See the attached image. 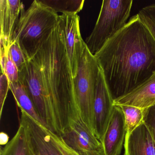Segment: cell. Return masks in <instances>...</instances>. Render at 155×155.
<instances>
[{"label": "cell", "mask_w": 155, "mask_h": 155, "mask_svg": "<svg viewBox=\"0 0 155 155\" xmlns=\"http://www.w3.org/2000/svg\"><path fill=\"white\" fill-rule=\"evenodd\" d=\"M94 55L114 100L155 73V39L137 14Z\"/></svg>", "instance_id": "1"}, {"label": "cell", "mask_w": 155, "mask_h": 155, "mask_svg": "<svg viewBox=\"0 0 155 155\" xmlns=\"http://www.w3.org/2000/svg\"><path fill=\"white\" fill-rule=\"evenodd\" d=\"M31 58L37 65L41 84L51 104L55 134L60 136L79 113L60 18L58 25Z\"/></svg>", "instance_id": "2"}, {"label": "cell", "mask_w": 155, "mask_h": 155, "mask_svg": "<svg viewBox=\"0 0 155 155\" xmlns=\"http://www.w3.org/2000/svg\"><path fill=\"white\" fill-rule=\"evenodd\" d=\"M59 21V16L40 0H35L21 18L13 37L27 60L31 58ZM12 41V42H13Z\"/></svg>", "instance_id": "3"}, {"label": "cell", "mask_w": 155, "mask_h": 155, "mask_svg": "<svg viewBox=\"0 0 155 155\" xmlns=\"http://www.w3.org/2000/svg\"><path fill=\"white\" fill-rule=\"evenodd\" d=\"M132 0H104L95 27L85 41L93 55L127 23Z\"/></svg>", "instance_id": "4"}, {"label": "cell", "mask_w": 155, "mask_h": 155, "mask_svg": "<svg viewBox=\"0 0 155 155\" xmlns=\"http://www.w3.org/2000/svg\"><path fill=\"white\" fill-rule=\"evenodd\" d=\"M100 69L96 58L86 45L77 76L73 78L74 97L81 119L93 132V106Z\"/></svg>", "instance_id": "5"}, {"label": "cell", "mask_w": 155, "mask_h": 155, "mask_svg": "<svg viewBox=\"0 0 155 155\" xmlns=\"http://www.w3.org/2000/svg\"><path fill=\"white\" fill-rule=\"evenodd\" d=\"M59 136L79 155H105L102 142L81 119L80 114Z\"/></svg>", "instance_id": "6"}, {"label": "cell", "mask_w": 155, "mask_h": 155, "mask_svg": "<svg viewBox=\"0 0 155 155\" xmlns=\"http://www.w3.org/2000/svg\"><path fill=\"white\" fill-rule=\"evenodd\" d=\"M64 33L65 46L73 78L77 76L80 61L86 43L80 29V18L75 13H65L59 16Z\"/></svg>", "instance_id": "7"}, {"label": "cell", "mask_w": 155, "mask_h": 155, "mask_svg": "<svg viewBox=\"0 0 155 155\" xmlns=\"http://www.w3.org/2000/svg\"><path fill=\"white\" fill-rule=\"evenodd\" d=\"M113 103L114 99L100 68L93 106V121L94 133L101 142L112 114Z\"/></svg>", "instance_id": "8"}, {"label": "cell", "mask_w": 155, "mask_h": 155, "mask_svg": "<svg viewBox=\"0 0 155 155\" xmlns=\"http://www.w3.org/2000/svg\"><path fill=\"white\" fill-rule=\"evenodd\" d=\"M21 111L20 124L26 130L34 155H63L48 133L47 128Z\"/></svg>", "instance_id": "9"}, {"label": "cell", "mask_w": 155, "mask_h": 155, "mask_svg": "<svg viewBox=\"0 0 155 155\" xmlns=\"http://www.w3.org/2000/svg\"><path fill=\"white\" fill-rule=\"evenodd\" d=\"M126 134L123 111L120 106L114 105L111 117L101 140L105 155H121Z\"/></svg>", "instance_id": "10"}, {"label": "cell", "mask_w": 155, "mask_h": 155, "mask_svg": "<svg viewBox=\"0 0 155 155\" xmlns=\"http://www.w3.org/2000/svg\"><path fill=\"white\" fill-rule=\"evenodd\" d=\"M25 12L24 5L20 0H0V44L10 47L21 18Z\"/></svg>", "instance_id": "11"}, {"label": "cell", "mask_w": 155, "mask_h": 155, "mask_svg": "<svg viewBox=\"0 0 155 155\" xmlns=\"http://www.w3.org/2000/svg\"><path fill=\"white\" fill-rule=\"evenodd\" d=\"M124 155H155V142L144 121L130 134L127 133Z\"/></svg>", "instance_id": "12"}, {"label": "cell", "mask_w": 155, "mask_h": 155, "mask_svg": "<svg viewBox=\"0 0 155 155\" xmlns=\"http://www.w3.org/2000/svg\"><path fill=\"white\" fill-rule=\"evenodd\" d=\"M115 106H133L146 109L155 105V73L129 93L114 100Z\"/></svg>", "instance_id": "13"}, {"label": "cell", "mask_w": 155, "mask_h": 155, "mask_svg": "<svg viewBox=\"0 0 155 155\" xmlns=\"http://www.w3.org/2000/svg\"><path fill=\"white\" fill-rule=\"evenodd\" d=\"M10 90L21 110L24 111L32 118L46 128V125L39 116L32 101L29 96L22 81L19 79L15 83L9 82Z\"/></svg>", "instance_id": "14"}, {"label": "cell", "mask_w": 155, "mask_h": 155, "mask_svg": "<svg viewBox=\"0 0 155 155\" xmlns=\"http://www.w3.org/2000/svg\"><path fill=\"white\" fill-rule=\"evenodd\" d=\"M0 155H34L29 143L26 130L21 124L11 140L4 147L1 148Z\"/></svg>", "instance_id": "15"}, {"label": "cell", "mask_w": 155, "mask_h": 155, "mask_svg": "<svg viewBox=\"0 0 155 155\" xmlns=\"http://www.w3.org/2000/svg\"><path fill=\"white\" fill-rule=\"evenodd\" d=\"M0 60L2 72L8 77L10 83L18 82L19 79V72L10 54L9 47L0 44Z\"/></svg>", "instance_id": "16"}, {"label": "cell", "mask_w": 155, "mask_h": 155, "mask_svg": "<svg viewBox=\"0 0 155 155\" xmlns=\"http://www.w3.org/2000/svg\"><path fill=\"white\" fill-rule=\"evenodd\" d=\"M119 106L124 114L127 133L130 134L144 121L145 109L133 106Z\"/></svg>", "instance_id": "17"}, {"label": "cell", "mask_w": 155, "mask_h": 155, "mask_svg": "<svg viewBox=\"0 0 155 155\" xmlns=\"http://www.w3.org/2000/svg\"><path fill=\"white\" fill-rule=\"evenodd\" d=\"M46 6L55 12L78 14L84 6L83 0H40Z\"/></svg>", "instance_id": "18"}, {"label": "cell", "mask_w": 155, "mask_h": 155, "mask_svg": "<svg viewBox=\"0 0 155 155\" xmlns=\"http://www.w3.org/2000/svg\"><path fill=\"white\" fill-rule=\"evenodd\" d=\"M137 14L155 39V4L142 8Z\"/></svg>", "instance_id": "19"}, {"label": "cell", "mask_w": 155, "mask_h": 155, "mask_svg": "<svg viewBox=\"0 0 155 155\" xmlns=\"http://www.w3.org/2000/svg\"><path fill=\"white\" fill-rule=\"evenodd\" d=\"M9 51L12 59L18 68L19 72H22L27 65V60L17 41H13L11 44Z\"/></svg>", "instance_id": "20"}, {"label": "cell", "mask_w": 155, "mask_h": 155, "mask_svg": "<svg viewBox=\"0 0 155 155\" xmlns=\"http://www.w3.org/2000/svg\"><path fill=\"white\" fill-rule=\"evenodd\" d=\"M9 90V81L5 74L2 73L0 77V117L2 115V110Z\"/></svg>", "instance_id": "21"}, {"label": "cell", "mask_w": 155, "mask_h": 155, "mask_svg": "<svg viewBox=\"0 0 155 155\" xmlns=\"http://www.w3.org/2000/svg\"><path fill=\"white\" fill-rule=\"evenodd\" d=\"M48 130V133L49 134L51 139L53 140L55 145L58 148L61 152L63 155H79L71 149L66 143L63 141L60 136L51 132L49 130Z\"/></svg>", "instance_id": "22"}, {"label": "cell", "mask_w": 155, "mask_h": 155, "mask_svg": "<svg viewBox=\"0 0 155 155\" xmlns=\"http://www.w3.org/2000/svg\"><path fill=\"white\" fill-rule=\"evenodd\" d=\"M144 121L147 126L155 142V105L145 109Z\"/></svg>", "instance_id": "23"}, {"label": "cell", "mask_w": 155, "mask_h": 155, "mask_svg": "<svg viewBox=\"0 0 155 155\" xmlns=\"http://www.w3.org/2000/svg\"><path fill=\"white\" fill-rule=\"evenodd\" d=\"M9 137L5 132H2L0 134V144L6 145L9 142Z\"/></svg>", "instance_id": "24"}]
</instances>
